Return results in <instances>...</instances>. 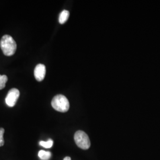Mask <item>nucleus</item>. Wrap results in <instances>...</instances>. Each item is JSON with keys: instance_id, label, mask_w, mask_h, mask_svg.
<instances>
[{"instance_id": "f03ea898", "label": "nucleus", "mask_w": 160, "mask_h": 160, "mask_svg": "<svg viewBox=\"0 0 160 160\" xmlns=\"http://www.w3.org/2000/svg\"><path fill=\"white\" fill-rule=\"evenodd\" d=\"M51 104L53 109L59 112H67L69 109L68 100L62 94H58L53 97Z\"/></svg>"}, {"instance_id": "9d476101", "label": "nucleus", "mask_w": 160, "mask_h": 160, "mask_svg": "<svg viewBox=\"0 0 160 160\" xmlns=\"http://www.w3.org/2000/svg\"><path fill=\"white\" fill-rule=\"evenodd\" d=\"M4 132L5 130L4 128H0V147H2L4 145V140L3 138Z\"/></svg>"}, {"instance_id": "6e6552de", "label": "nucleus", "mask_w": 160, "mask_h": 160, "mask_svg": "<svg viewBox=\"0 0 160 160\" xmlns=\"http://www.w3.org/2000/svg\"><path fill=\"white\" fill-rule=\"evenodd\" d=\"M53 141L51 139H49L48 141H41L39 142V145L40 146L45 148H50L53 146Z\"/></svg>"}, {"instance_id": "20e7f679", "label": "nucleus", "mask_w": 160, "mask_h": 160, "mask_svg": "<svg viewBox=\"0 0 160 160\" xmlns=\"http://www.w3.org/2000/svg\"><path fill=\"white\" fill-rule=\"evenodd\" d=\"M20 96V92L17 88H12L6 97V103L9 107H14L16 104L17 100Z\"/></svg>"}, {"instance_id": "0eeeda50", "label": "nucleus", "mask_w": 160, "mask_h": 160, "mask_svg": "<svg viewBox=\"0 0 160 160\" xmlns=\"http://www.w3.org/2000/svg\"><path fill=\"white\" fill-rule=\"evenodd\" d=\"M38 156L42 160H49L51 157L52 154L49 151L40 150L38 153Z\"/></svg>"}, {"instance_id": "9b49d317", "label": "nucleus", "mask_w": 160, "mask_h": 160, "mask_svg": "<svg viewBox=\"0 0 160 160\" xmlns=\"http://www.w3.org/2000/svg\"><path fill=\"white\" fill-rule=\"evenodd\" d=\"M63 160H71V158L69 157H66L64 158Z\"/></svg>"}, {"instance_id": "423d86ee", "label": "nucleus", "mask_w": 160, "mask_h": 160, "mask_svg": "<svg viewBox=\"0 0 160 160\" xmlns=\"http://www.w3.org/2000/svg\"><path fill=\"white\" fill-rule=\"evenodd\" d=\"M69 16V12L67 10H63L61 12L59 17V22L60 24H63L65 23Z\"/></svg>"}, {"instance_id": "39448f33", "label": "nucleus", "mask_w": 160, "mask_h": 160, "mask_svg": "<svg viewBox=\"0 0 160 160\" xmlns=\"http://www.w3.org/2000/svg\"><path fill=\"white\" fill-rule=\"evenodd\" d=\"M46 75V67L43 64H38L35 67L34 75L38 81H42L44 80Z\"/></svg>"}, {"instance_id": "7ed1b4c3", "label": "nucleus", "mask_w": 160, "mask_h": 160, "mask_svg": "<svg viewBox=\"0 0 160 160\" xmlns=\"http://www.w3.org/2000/svg\"><path fill=\"white\" fill-rule=\"evenodd\" d=\"M75 142L82 149H88L90 147L91 142L88 136L82 131H78L75 133Z\"/></svg>"}, {"instance_id": "f257e3e1", "label": "nucleus", "mask_w": 160, "mask_h": 160, "mask_svg": "<svg viewBox=\"0 0 160 160\" xmlns=\"http://www.w3.org/2000/svg\"><path fill=\"white\" fill-rule=\"evenodd\" d=\"M0 47L3 53L7 57L13 55L17 49V44L11 36L6 34L0 41Z\"/></svg>"}, {"instance_id": "1a4fd4ad", "label": "nucleus", "mask_w": 160, "mask_h": 160, "mask_svg": "<svg viewBox=\"0 0 160 160\" xmlns=\"http://www.w3.org/2000/svg\"><path fill=\"white\" fill-rule=\"evenodd\" d=\"M8 81V77L6 75H0V90L3 89L6 87V84Z\"/></svg>"}]
</instances>
